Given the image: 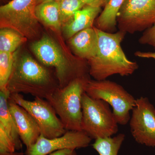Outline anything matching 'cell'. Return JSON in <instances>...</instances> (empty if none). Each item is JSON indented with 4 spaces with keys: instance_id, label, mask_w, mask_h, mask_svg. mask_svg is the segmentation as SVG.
I'll return each mask as SVG.
<instances>
[{
    "instance_id": "4316f807",
    "label": "cell",
    "mask_w": 155,
    "mask_h": 155,
    "mask_svg": "<svg viewBox=\"0 0 155 155\" xmlns=\"http://www.w3.org/2000/svg\"><path fill=\"white\" fill-rule=\"evenodd\" d=\"M61 0H37V5L40 3L48 2H58Z\"/></svg>"
},
{
    "instance_id": "8fae6325",
    "label": "cell",
    "mask_w": 155,
    "mask_h": 155,
    "mask_svg": "<svg viewBox=\"0 0 155 155\" xmlns=\"http://www.w3.org/2000/svg\"><path fill=\"white\" fill-rule=\"evenodd\" d=\"M92 140L82 130H67L61 136L53 138L41 135L34 144L26 148L25 154L48 155L59 150L85 148Z\"/></svg>"
},
{
    "instance_id": "e0dca14e",
    "label": "cell",
    "mask_w": 155,
    "mask_h": 155,
    "mask_svg": "<svg viewBox=\"0 0 155 155\" xmlns=\"http://www.w3.org/2000/svg\"><path fill=\"white\" fill-rule=\"evenodd\" d=\"M10 95L0 91V125L11 137L17 145L18 150H22V142L19 137L15 122L8 108Z\"/></svg>"
},
{
    "instance_id": "7c38bea8",
    "label": "cell",
    "mask_w": 155,
    "mask_h": 155,
    "mask_svg": "<svg viewBox=\"0 0 155 155\" xmlns=\"http://www.w3.org/2000/svg\"><path fill=\"white\" fill-rule=\"evenodd\" d=\"M8 105L20 138L28 148L34 144L41 135L39 127L33 117L24 108L9 98Z\"/></svg>"
},
{
    "instance_id": "9a60e30c",
    "label": "cell",
    "mask_w": 155,
    "mask_h": 155,
    "mask_svg": "<svg viewBox=\"0 0 155 155\" xmlns=\"http://www.w3.org/2000/svg\"><path fill=\"white\" fill-rule=\"evenodd\" d=\"M35 14L39 22L57 32L62 30L58 2H45L38 4Z\"/></svg>"
},
{
    "instance_id": "8992f818",
    "label": "cell",
    "mask_w": 155,
    "mask_h": 155,
    "mask_svg": "<svg viewBox=\"0 0 155 155\" xmlns=\"http://www.w3.org/2000/svg\"><path fill=\"white\" fill-rule=\"evenodd\" d=\"M37 0H11L0 7V27L13 29L27 39L37 38L40 26L35 14Z\"/></svg>"
},
{
    "instance_id": "4fadbf2b",
    "label": "cell",
    "mask_w": 155,
    "mask_h": 155,
    "mask_svg": "<svg viewBox=\"0 0 155 155\" xmlns=\"http://www.w3.org/2000/svg\"><path fill=\"white\" fill-rule=\"evenodd\" d=\"M69 44L77 58L87 61L96 55L97 35L95 27L79 31L69 39Z\"/></svg>"
},
{
    "instance_id": "2e32d148",
    "label": "cell",
    "mask_w": 155,
    "mask_h": 155,
    "mask_svg": "<svg viewBox=\"0 0 155 155\" xmlns=\"http://www.w3.org/2000/svg\"><path fill=\"white\" fill-rule=\"evenodd\" d=\"M125 0H110L97 19L96 27L100 30L114 33L117 25V18Z\"/></svg>"
},
{
    "instance_id": "30bf717a",
    "label": "cell",
    "mask_w": 155,
    "mask_h": 155,
    "mask_svg": "<svg viewBox=\"0 0 155 155\" xmlns=\"http://www.w3.org/2000/svg\"><path fill=\"white\" fill-rule=\"evenodd\" d=\"M129 122L137 142L155 147V108L147 98L141 97L136 100Z\"/></svg>"
},
{
    "instance_id": "d6986e66",
    "label": "cell",
    "mask_w": 155,
    "mask_h": 155,
    "mask_svg": "<svg viewBox=\"0 0 155 155\" xmlns=\"http://www.w3.org/2000/svg\"><path fill=\"white\" fill-rule=\"evenodd\" d=\"M125 139L123 134H119L114 137L97 139L92 147L99 155H118Z\"/></svg>"
},
{
    "instance_id": "ac0fdd59",
    "label": "cell",
    "mask_w": 155,
    "mask_h": 155,
    "mask_svg": "<svg viewBox=\"0 0 155 155\" xmlns=\"http://www.w3.org/2000/svg\"><path fill=\"white\" fill-rule=\"evenodd\" d=\"M27 39L13 29L1 28L0 52L14 53Z\"/></svg>"
},
{
    "instance_id": "484cf974",
    "label": "cell",
    "mask_w": 155,
    "mask_h": 155,
    "mask_svg": "<svg viewBox=\"0 0 155 155\" xmlns=\"http://www.w3.org/2000/svg\"><path fill=\"white\" fill-rule=\"evenodd\" d=\"M136 57L142 58H152L155 60V52H151L136 51L134 53Z\"/></svg>"
},
{
    "instance_id": "603a6c76",
    "label": "cell",
    "mask_w": 155,
    "mask_h": 155,
    "mask_svg": "<svg viewBox=\"0 0 155 155\" xmlns=\"http://www.w3.org/2000/svg\"><path fill=\"white\" fill-rule=\"evenodd\" d=\"M138 41L141 44L151 46L155 50V23L144 31Z\"/></svg>"
},
{
    "instance_id": "277c9868",
    "label": "cell",
    "mask_w": 155,
    "mask_h": 155,
    "mask_svg": "<svg viewBox=\"0 0 155 155\" xmlns=\"http://www.w3.org/2000/svg\"><path fill=\"white\" fill-rule=\"evenodd\" d=\"M90 76L79 78L59 87L47 100L67 130H81V99Z\"/></svg>"
},
{
    "instance_id": "44dd1931",
    "label": "cell",
    "mask_w": 155,
    "mask_h": 155,
    "mask_svg": "<svg viewBox=\"0 0 155 155\" xmlns=\"http://www.w3.org/2000/svg\"><path fill=\"white\" fill-rule=\"evenodd\" d=\"M58 3L62 27L72 19L77 11L85 6L81 0H61Z\"/></svg>"
},
{
    "instance_id": "cb8c5ba5",
    "label": "cell",
    "mask_w": 155,
    "mask_h": 155,
    "mask_svg": "<svg viewBox=\"0 0 155 155\" xmlns=\"http://www.w3.org/2000/svg\"><path fill=\"white\" fill-rule=\"evenodd\" d=\"M85 6L96 7V8H104L109 2L110 0H81Z\"/></svg>"
},
{
    "instance_id": "5b68a950",
    "label": "cell",
    "mask_w": 155,
    "mask_h": 155,
    "mask_svg": "<svg viewBox=\"0 0 155 155\" xmlns=\"http://www.w3.org/2000/svg\"><path fill=\"white\" fill-rule=\"evenodd\" d=\"M81 107V130L92 139L110 137L118 132L119 124L108 103L84 92Z\"/></svg>"
},
{
    "instance_id": "9c48e42d",
    "label": "cell",
    "mask_w": 155,
    "mask_h": 155,
    "mask_svg": "<svg viewBox=\"0 0 155 155\" xmlns=\"http://www.w3.org/2000/svg\"><path fill=\"white\" fill-rule=\"evenodd\" d=\"M119 31L134 34L155 23V0H125L117 18Z\"/></svg>"
},
{
    "instance_id": "52a82bcc",
    "label": "cell",
    "mask_w": 155,
    "mask_h": 155,
    "mask_svg": "<svg viewBox=\"0 0 155 155\" xmlns=\"http://www.w3.org/2000/svg\"><path fill=\"white\" fill-rule=\"evenodd\" d=\"M85 93L96 99L103 100L113 108L118 124L126 125L130 121V111L135 107L134 97L119 84L107 80L90 79L85 87Z\"/></svg>"
},
{
    "instance_id": "7402d4cb",
    "label": "cell",
    "mask_w": 155,
    "mask_h": 155,
    "mask_svg": "<svg viewBox=\"0 0 155 155\" xmlns=\"http://www.w3.org/2000/svg\"><path fill=\"white\" fill-rule=\"evenodd\" d=\"M18 151L14 140L0 125V155H24Z\"/></svg>"
},
{
    "instance_id": "6da1fadb",
    "label": "cell",
    "mask_w": 155,
    "mask_h": 155,
    "mask_svg": "<svg viewBox=\"0 0 155 155\" xmlns=\"http://www.w3.org/2000/svg\"><path fill=\"white\" fill-rule=\"evenodd\" d=\"M60 87L57 76L27 53L15 52L8 85L9 94H25L47 100Z\"/></svg>"
},
{
    "instance_id": "d4e9b609",
    "label": "cell",
    "mask_w": 155,
    "mask_h": 155,
    "mask_svg": "<svg viewBox=\"0 0 155 155\" xmlns=\"http://www.w3.org/2000/svg\"><path fill=\"white\" fill-rule=\"evenodd\" d=\"M48 155H77L75 150L66 149L59 150Z\"/></svg>"
},
{
    "instance_id": "5bb4252c",
    "label": "cell",
    "mask_w": 155,
    "mask_h": 155,
    "mask_svg": "<svg viewBox=\"0 0 155 155\" xmlns=\"http://www.w3.org/2000/svg\"><path fill=\"white\" fill-rule=\"evenodd\" d=\"M101 12V8L88 6L77 11L72 19L62 26L65 38L69 40L79 31L93 27L95 19Z\"/></svg>"
},
{
    "instance_id": "7a4b0ae2",
    "label": "cell",
    "mask_w": 155,
    "mask_h": 155,
    "mask_svg": "<svg viewBox=\"0 0 155 155\" xmlns=\"http://www.w3.org/2000/svg\"><path fill=\"white\" fill-rule=\"evenodd\" d=\"M95 27L98 49L96 55L87 61L90 75L94 80L101 81L114 75H132L138 69V65L127 58L121 47L126 33L119 30L110 33Z\"/></svg>"
},
{
    "instance_id": "3957f363",
    "label": "cell",
    "mask_w": 155,
    "mask_h": 155,
    "mask_svg": "<svg viewBox=\"0 0 155 155\" xmlns=\"http://www.w3.org/2000/svg\"><path fill=\"white\" fill-rule=\"evenodd\" d=\"M31 49L43 65L54 68L60 87L76 78L90 76L86 61L78 58L68 59L59 45L47 35L33 42Z\"/></svg>"
},
{
    "instance_id": "ffe728a7",
    "label": "cell",
    "mask_w": 155,
    "mask_h": 155,
    "mask_svg": "<svg viewBox=\"0 0 155 155\" xmlns=\"http://www.w3.org/2000/svg\"><path fill=\"white\" fill-rule=\"evenodd\" d=\"M14 54L0 52V91L9 95L7 85L13 70Z\"/></svg>"
},
{
    "instance_id": "ba28073f",
    "label": "cell",
    "mask_w": 155,
    "mask_h": 155,
    "mask_svg": "<svg viewBox=\"0 0 155 155\" xmlns=\"http://www.w3.org/2000/svg\"><path fill=\"white\" fill-rule=\"evenodd\" d=\"M9 98L31 115L39 127L41 135L45 137L55 138L67 131L53 106L47 100L36 97L33 101H28L20 94H10Z\"/></svg>"
}]
</instances>
